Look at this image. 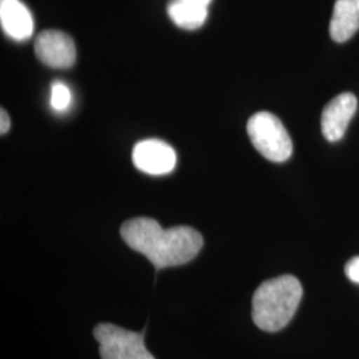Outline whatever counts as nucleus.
Returning a JSON list of instances; mask_svg holds the SVG:
<instances>
[{
    "mask_svg": "<svg viewBox=\"0 0 359 359\" xmlns=\"http://www.w3.org/2000/svg\"><path fill=\"white\" fill-rule=\"evenodd\" d=\"M120 234L130 249L147 257L157 270L192 261L204 245L200 231L191 226L164 229L154 218H130L121 225Z\"/></svg>",
    "mask_w": 359,
    "mask_h": 359,
    "instance_id": "f257e3e1",
    "label": "nucleus"
},
{
    "mask_svg": "<svg viewBox=\"0 0 359 359\" xmlns=\"http://www.w3.org/2000/svg\"><path fill=\"white\" fill-rule=\"evenodd\" d=\"M302 293V285L290 274L261 283L253 295V321L264 332L281 330L294 317Z\"/></svg>",
    "mask_w": 359,
    "mask_h": 359,
    "instance_id": "f03ea898",
    "label": "nucleus"
},
{
    "mask_svg": "<svg viewBox=\"0 0 359 359\" xmlns=\"http://www.w3.org/2000/svg\"><path fill=\"white\" fill-rule=\"evenodd\" d=\"M248 135L257 151L273 163L286 161L293 142L281 120L269 112H257L248 121Z\"/></svg>",
    "mask_w": 359,
    "mask_h": 359,
    "instance_id": "7ed1b4c3",
    "label": "nucleus"
},
{
    "mask_svg": "<svg viewBox=\"0 0 359 359\" xmlns=\"http://www.w3.org/2000/svg\"><path fill=\"white\" fill-rule=\"evenodd\" d=\"M102 359H156L144 344V332H132L112 323H100L93 330Z\"/></svg>",
    "mask_w": 359,
    "mask_h": 359,
    "instance_id": "20e7f679",
    "label": "nucleus"
},
{
    "mask_svg": "<svg viewBox=\"0 0 359 359\" xmlns=\"http://www.w3.org/2000/svg\"><path fill=\"white\" fill-rule=\"evenodd\" d=\"M135 167L152 176H163L173 172L177 164L176 151L163 140L148 139L139 142L132 151Z\"/></svg>",
    "mask_w": 359,
    "mask_h": 359,
    "instance_id": "39448f33",
    "label": "nucleus"
},
{
    "mask_svg": "<svg viewBox=\"0 0 359 359\" xmlns=\"http://www.w3.org/2000/svg\"><path fill=\"white\" fill-rule=\"evenodd\" d=\"M35 53L43 65L51 68H69L76 62V46L69 35L47 29L35 40Z\"/></svg>",
    "mask_w": 359,
    "mask_h": 359,
    "instance_id": "423d86ee",
    "label": "nucleus"
},
{
    "mask_svg": "<svg viewBox=\"0 0 359 359\" xmlns=\"http://www.w3.org/2000/svg\"><path fill=\"white\" fill-rule=\"evenodd\" d=\"M357 97L353 93H341L327 104L322 112V133L326 140L339 142L346 132L350 120L357 111Z\"/></svg>",
    "mask_w": 359,
    "mask_h": 359,
    "instance_id": "0eeeda50",
    "label": "nucleus"
},
{
    "mask_svg": "<svg viewBox=\"0 0 359 359\" xmlns=\"http://www.w3.org/2000/svg\"><path fill=\"white\" fill-rule=\"evenodd\" d=\"M0 23L3 31L16 41H25L34 34V19L20 0H0Z\"/></svg>",
    "mask_w": 359,
    "mask_h": 359,
    "instance_id": "6e6552de",
    "label": "nucleus"
},
{
    "mask_svg": "<svg viewBox=\"0 0 359 359\" xmlns=\"http://www.w3.org/2000/svg\"><path fill=\"white\" fill-rule=\"evenodd\" d=\"M359 29V0H337L330 20V36L344 43Z\"/></svg>",
    "mask_w": 359,
    "mask_h": 359,
    "instance_id": "1a4fd4ad",
    "label": "nucleus"
},
{
    "mask_svg": "<svg viewBox=\"0 0 359 359\" xmlns=\"http://www.w3.org/2000/svg\"><path fill=\"white\" fill-rule=\"evenodd\" d=\"M168 15L176 26L192 31L205 23L208 7L187 0H170L168 4Z\"/></svg>",
    "mask_w": 359,
    "mask_h": 359,
    "instance_id": "9d476101",
    "label": "nucleus"
},
{
    "mask_svg": "<svg viewBox=\"0 0 359 359\" xmlns=\"http://www.w3.org/2000/svg\"><path fill=\"white\" fill-rule=\"evenodd\" d=\"M72 102V95L71 90L67 87L63 81H53L51 86V107L57 111V112H63L65 109H68V107L71 105Z\"/></svg>",
    "mask_w": 359,
    "mask_h": 359,
    "instance_id": "9b49d317",
    "label": "nucleus"
},
{
    "mask_svg": "<svg viewBox=\"0 0 359 359\" xmlns=\"http://www.w3.org/2000/svg\"><path fill=\"white\" fill-rule=\"evenodd\" d=\"M345 271L351 283H359V257H354L347 262Z\"/></svg>",
    "mask_w": 359,
    "mask_h": 359,
    "instance_id": "f8f14e48",
    "label": "nucleus"
},
{
    "mask_svg": "<svg viewBox=\"0 0 359 359\" xmlns=\"http://www.w3.org/2000/svg\"><path fill=\"white\" fill-rule=\"evenodd\" d=\"M10 126H11V123H10L8 114L4 109H1L0 111V133L6 135L8 132V129H10Z\"/></svg>",
    "mask_w": 359,
    "mask_h": 359,
    "instance_id": "ddd939ff",
    "label": "nucleus"
},
{
    "mask_svg": "<svg viewBox=\"0 0 359 359\" xmlns=\"http://www.w3.org/2000/svg\"><path fill=\"white\" fill-rule=\"evenodd\" d=\"M187 1H191V3H194V4L205 6V7H208V6H209V3H210L212 0H187Z\"/></svg>",
    "mask_w": 359,
    "mask_h": 359,
    "instance_id": "4468645a",
    "label": "nucleus"
}]
</instances>
